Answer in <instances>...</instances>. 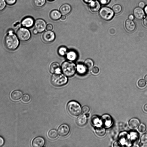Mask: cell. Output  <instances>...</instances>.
<instances>
[{
	"label": "cell",
	"mask_w": 147,
	"mask_h": 147,
	"mask_svg": "<svg viewBox=\"0 0 147 147\" xmlns=\"http://www.w3.org/2000/svg\"><path fill=\"white\" fill-rule=\"evenodd\" d=\"M4 42L7 48L12 51L16 50L19 44L17 37L12 31H10L9 34L6 36Z\"/></svg>",
	"instance_id": "6da1fadb"
},
{
	"label": "cell",
	"mask_w": 147,
	"mask_h": 147,
	"mask_svg": "<svg viewBox=\"0 0 147 147\" xmlns=\"http://www.w3.org/2000/svg\"><path fill=\"white\" fill-rule=\"evenodd\" d=\"M76 70L75 64L70 60L64 62L61 66V70L64 74L68 77H71L74 75Z\"/></svg>",
	"instance_id": "7a4b0ae2"
},
{
	"label": "cell",
	"mask_w": 147,
	"mask_h": 147,
	"mask_svg": "<svg viewBox=\"0 0 147 147\" xmlns=\"http://www.w3.org/2000/svg\"><path fill=\"white\" fill-rule=\"evenodd\" d=\"M67 109L69 113L73 116L77 117L79 116L82 112L80 104L74 101H71L68 103Z\"/></svg>",
	"instance_id": "3957f363"
},
{
	"label": "cell",
	"mask_w": 147,
	"mask_h": 147,
	"mask_svg": "<svg viewBox=\"0 0 147 147\" xmlns=\"http://www.w3.org/2000/svg\"><path fill=\"white\" fill-rule=\"evenodd\" d=\"M68 79L64 75L60 73L54 74L51 78L52 84L56 87H60L66 84Z\"/></svg>",
	"instance_id": "277c9868"
},
{
	"label": "cell",
	"mask_w": 147,
	"mask_h": 147,
	"mask_svg": "<svg viewBox=\"0 0 147 147\" xmlns=\"http://www.w3.org/2000/svg\"><path fill=\"white\" fill-rule=\"evenodd\" d=\"M99 15L104 20L109 21L111 20L114 17V12L113 10L110 8L104 7L100 9Z\"/></svg>",
	"instance_id": "5b68a950"
},
{
	"label": "cell",
	"mask_w": 147,
	"mask_h": 147,
	"mask_svg": "<svg viewBox=\"0 0 147 147\" xmlns=\"http://www.w3.org/2000/svg\"><path fill=\"white\" fill-rule=\"evenodd\" d=\"M16 35L19 39L23 41H28L31 37L30 31L24 28H21L18 29L16 32Z\"/></svg>",
	"instance_id": "8992f818"
},
{
	"label": "cell",
	"mask_w": 147,
	"mask_h": 147,
	"mask_svg": "<svg viewBox=\"0 0 147 147\" xmlns=\"http://www.w3.org/2000/svg\"><path fill=\"white\" fill-rule=\"evenodd\" d=\"M34 26L35 29L38 32L41 33L45 30L46 27V23L44 20L41 19H38L35 21Z\"/></svg>",
	"instance_id": "52a82bcc"
},
{
	"label": "cell",
	"mask_w": 147,
	"mask_h": 147,
	"mask_svg": "<svg viewBox=\"0 0 147 147\" xmlns=\"http://www.w3.org/2000/svg\"><path fill=\"white\" fill-rule=\"evenodd\" d=\"M70 131L69 127L66 124L61 125L59 127L58 133L59 135L62 137H64L67 136Z\"/></svg>",
	"instance_id": "ba28073f"
},
{
	"label": "cell",
	"mask_w": 147,
	"mask_h": 147,
	"mask_svg": "<svg viewBox=\"0 0 147 147\" xmlns=\"http://www.w3.org/2000/svg\"><path fill=\"white\" fill-rule=\"evenodd\" d=\"M101 121L102 125L106 127H109L112 125L113 120L110 115L105 114L102 116Z\"/></svg>",
	"instance_id": "9c48e42d"
},
{
	"label": "cell",
	"mask_w": 147,
	"mask_h": 147,
	"mask_svg": "<svg viewBox=\"0 0 147 147\" xmlns=\"http://www.w3.org/2000/svg\"><path fill=\"white\" fill-rule=\"evenodd\" d=\"M43 38L45 41L50 43L54 40L55 35L54 33L51 31H47L43 33Z\"/></svg>",
	"instance_id": "30bf717a"
},
{
	"label": "cell",
	"mask_w": 147,
	"mask_h": 147,
	"mask_svg": "<svg viewBox=\"0 0 147 147\" xmlns=\"http://www.w3.org/2000/svg\"><path fill=\"white\" fill-rule=\"evenodd\" d=\"M34 23V20L33 18L31 17H27L24 18L22 20L21 24L24 28H30L32 27Z\"/></svg>",
	"instance_id": "8fae6325"
},
{
	"label": "cell",
	"mask_w": 147,
	"mask_h": 147,
	"mask_svg": "<svg viewBox=\"0 0 147 147\" xmlns=\"http://www.w3.org/2000/svg\"><path fill=\"white\" fill-rule=\"evenodd\" d=\"M45 140L43 137L38 136L33 139L32 145L34 147H42L45 145Z\"/></svg>",
	"instance_id": "7c38bea8"
},
{
	"label": "cell",
	"mask_w": 147,
	"mask_h": 147,
	"mask_svg": "<svg viewBox=\"0 0 147 147\" xmlns=\"http://www.w3.org/2000/svg\"><path fill=\"white\" fill-rule=\"evenodd\" d=\"M133 12L134 17L138 20L142 19L145 15L144 11L142 8L139 7H137L135 9Z\"/></svg>",
	"instance_id": "4fadbf2b"
},
{
	"label": "cell",
	"mask_w": 147,
	"mask_h": 147,
	"mask_svg": "<svg viewBox=\"0 0 147 147\" xmlns=\"http://www.w3.org/2000/svg\"><path fill=\"white\" fill-rule=\"evenodd\" d=\"M101 8L100 3L97 1H93L89 5V8L91 11L96 13L99 11Z\"/></svg>",
	"instance_id": "5bb4252c"
},
{
	"label": "cell",
	"mask_w": 147,
	"mask_h": 147,
	"mask_svg": "<svg viewBox=\"0 0 147 147\" xmlns=\"http://www.w3.org/2000/svg\"><path fill=\"white\" fill-rule=\"evenodd\" d=\"M125 26L127 30L130 32H133L136 27L134 22L133 20L129 19L126 20L125 23Z\"/></svg>",
	"instance_id": "9a60e30c"
},
{
	"label": "cell",
	"mask_w": 147,
	"mask_h": 147,
	"mask_svg": "<svg viewBox=\"0 0 147 147\" xmlns=\"http://www.w3.org/2000/svg\"><path fill=\"white\" fill-rule=\"evenodd\" d=\"M72 10L71 7L68 4H64L60 8V11L63 15H66L69 14Z\"/></svg>",
	"instance_id": "2e32d148"
},
{
	"label": "cell",
	"mask_w": 147,
	"mask_h": 147,
	"mask_svg": "<svg viewBox=\"0 0 147 147\" xmlns=\"http://www.w3.org/2000/svg\"><path fill=\"white\" fill-rule=\"evenodd\" d=\"M87 117L86 115L81 114L80 115L77 120V123L80 127L84 126L87 123Z\"/></svg>",
	"instance_id": "e0dca14e"
},
{
	"label": "cell",
	"mask_w": 147,
	"mask_h": 147,
	"mask_svg": "<svg viewBox=\"0 0 147 147\" xmlns=\"http://www.w3.org/2000/svg\"><path fill=\"white\" fill-rule=\"evenodd\" d=\"M61 70L59 64L56 62L52 63L50 67V71L52 74L60 73Z\"/></svg>",
	"instance_id": "ac0fdd59"
},
{
	"label": "cell",
	"mask_w": 147,
	"mask_h": 147,
	"mask_svg": "<svg viewBox=\"0 0 147 147\" xmlns=\"http://www.w3.org/2000/svg\"><path fill=\"white\" fill-rule=\"evenodd\" d=\"M140 122L139 120L136 118L131 119L129 122V125L130 128L133 129L136 128L140 125Z\"/></svg>",
	"instance_id": "d6986e66"
},
{
	"label": "cell",
	"mask_w": 147,
	"mask_h": 147,
	"mask_svg": "<svg viewBox=\"0 0 147 147\" xmlns=\"http://www.w3.org/2000/svg\"><path fill=\"white\" fill-rule=\"evenodd\" d=\"M22 92L19 90L14 91L11 94V97L14 101H17L20 100L22 96Z\"/></svg>",
	"instance_id": "ffe728a7"
},
{
	"label": "cell",
	"mask_w": 147,
	"mask_h": 147,
	"mask_svg": "<svg viewBox=\"0 0 147 147\" xmlns=\"http://www.w3.org/2000/svg\"><path fill=\"white\" fill-rule=\"evenodd\" d=\"M50 16L51 18L54 21L58 20L61 18L62 16L60 11L57 10L52 11L50 13Z\"/></svg>",
	"instance_id": "44dd1931"
},
{
	"label": "cell",
	"mask_w": 147,
	"mask_h": 147,
	"mask_svg": "<svg viewBox=\"0 0 147 147\" xmlns=\"http://www.w3.org/2000/svg\"><path fill=\"white\" fill-rule=\"evenodd\" d=\"M95 132L96 134L99 137H103L106 134V130L102 127H96L95 128Z\"/></svg>",
	"instance_id": "7402d4cb"
},
{
	"label": "cell",
	"mask_w": 147,
	"mask_h": 147,
	"mask_svg": "<svg viewBox=\"0 0 147 147\" xmlns=\"http://www.w3.org/2000/svg\"><path fill=\"white\" fill-rule=\"evenodd\" d=\"M84 66L86 70L90 71L91 70L94 66L93 61L90 59L86 60L84 63Z\"/></svg>",
	"instance_id": "603a6c76"
},
{
	"label": "cell",
	"mask_w": 147,
	"mask_h": 147,
	"mask_svg": "<svg viewBox=\"0 0 147 147\" xmlns=\"http://www.w3.org/2000/svg\"><path fill=\"white\" fill-rule=\"evenodd\" d=\"M77 53L74 51H70L68 52L67 55V59L71 61L75 60L77 58Z\"/></svg>",
	"instance_id": "cb8c5ba5"
},
{
	"label": "cell",
	"mask_w": 147,
	"mask_h": 147,
	"mask_svg": "<svg viewBox=\"0 0 147 147\" xmlns=\"http://www.w3.org/2000/svg\"><path fill=\"white\" fill-rule=\"evenodd\" d=\"M46 3V0H33V3L34 5L38 8L43 6Z\"/></svg>",
	"instance_id": "d4e9b609"
},
{
	"label": "cell",
	"mask_w": 147,
	"mask_h": 147,
	"mask_svg": "<svg viewBox=\"0 0 147 147\" xmlns=\"http://www.w3.org/2000/svg\"><path fill=\"white\" fill-rule=\"evenodd\" d=\"M58 135L57 131L55 129L51 130L48 134L49 137L52 139H56L58 136Z\"/></svg>",
	"instance_id": "484cf974"
},
{
	"label": "cell",
	"mask_w": 147,
	"mask_h": 147,
	"mask_svg": "<svg viewBox=\"0 0 147 147\" xmlns=\"http://www.w3.org/2000/svg\"><path fill=\"white\" fill-rule=\"evenodd\" d=\"M77 70L79 73L81 74H83L87 70L84 66L81 64H79L77 65Z\"/></svg>",
	"instance_id": "4316f807"
},
{
	"label": "cell",
	"mask_w": 147,
	"mask_h": 147,
	"mask_svg": "<svg viewBox=\"0 0 147 147\" xmlns=\"http://www.w3.org/2000/svg\"><path fill=\"white\" fill-rule=\"evenodd\" d=\"M112 9L114 13L118 14L121 12L122 10V8L120 5L116 4L113 7Z\"/></svg>",
	"instance_id": "83f0119b"
},
{
	"label": "cell",
	"mask_w": 147,
	"mask_h": 147,
	"mask_svg": "<svg viewBox=\"0 0 147 147\" xmlns=\"http://www.w3.org/2000/svg\"><path fill=\"white\" fill-rule=\"evenodd\" d=\"M99 121V117L96 115L93 116L91 119V123L94 126L98 124Z\"/></svg>",
	"instance_id": "f1b7e54d"
},
{
	"label": "cell",
	"mask_w": 147,
	"mask_h": 147,
	"mask_svg": "<svg viewBox=\"0 0 147 147\" xmlns=\"http://www.w3.org/2000/svg\"><path fill=\"white\" fill-rule=\"evenodd\" d=\"M67 50V49L66 47H62L59 48L58 52L60 55L64 56L66 54Z\"/></svg>",
	"instance_id": "f546056e"
},
{
	"label": "cell",
	"mask_w": 147,
	"mask_h": 147,
	"mask_svg": "<svg viewBox=\"0 0 147 147\" xmlns=\"http://www.w3.org/2000/svg\"><path fill=\"white\" fill-rule=\"evenodd\" d=\"M22 99L24 102L27 103L30 101L31 97L29 94H24L22 96Z\"/></svg>",
	"instance_id": "4dcf8cb0"
},
{
	"label": "cell",
	"mask_w": 147,
	"mask_h": 147,
	"mask_svg": "<svg viewBox=\"0 0 147 147\" xmlns=\"http://www.w3.org/2000/svg\"><path fill=\"white\" fill-rule=\"evenodd\" d=\"M146 125L142 123L140 124L138 128L139 132L141 133L144 132L146 131Z\"/></svg>",
	"instance_id": "1f68e13d"
},
{
	"label": "cell",
	"mask_w": 147,
	"mask_h": 147,
	"mask_svg": "<svg viewBox=\"0 0 147 147\" xmlns=\"http://www.w3.org/2000/svg\"><path fill=\"white\" fill-rule=\"evenodd\" d=\"M141 142L143 144H147V134H144L141 136Z\"/></svg>",
	"instance_id": "d6a6232c"
},
{
	"label": "cell",
	"mask_w": 147,
	"mask_h": 147,
	"mask_svg": "<svg viewBox=\"0 0 147 147\" xmlns=\"http://www.w3.org/2000/svg\"><path fill=\"white\" fill-rule=\"evenodd\" d=\"M146 83L145 81L143 79L140 80L138 82V86L140 88H143L146 85Z\"/></svg>",
	"instance_id": "836d02e7"
},
{
	"label": "cell",
	"mask_w": 147,
	"mask_h": 147,
	"mask_svg": "<svg viewBox=\"0 0 147 147\" xmlns=\"http://www.w3.org/2000/svg\"><path fill=\"white\" fill-rule=\"evenodd\" d=\"M6 6V3L5 0H0V11L3 10Z\"/></svg>",
	"instance_id": "e575fe53"
},
{
	"label": "cell",
	"mask_w": 147,
	"mask_h": 147,
	"mask_svg": "<svg viewBox=\"0 0 147 147\" xmlns=\"http://www.w3.org/2000/svg\"><path fill=\"white\" fill-rule=\"evenodd\" d=\"M90 111L89 108L87 106H84L83 107L82 109V112L84 114L88 113Z\"/></svg>",
	"instance_id": "d590c367"
},
{
	"label": "cell",
	"mask_w": 147,
	"mask_h": 147,
	"mask_svg": "<svg viewBox=\"0 0 147 147\" xmlns=\"http://www.w3.org/2000/svg\"><path fill=\"white\" fill-rule=\"evenodd\" d=\"M101 4L103 5H106L109 4L111 0H98Z\"/></svg>",
	"instance_id": "8d00e7d4"
},
{
	"label": "cell",
	"mask_w": 147,
	"mask_h": 147,
	"mask_svg": "<svg viewBox=\"0 0 147 147\" xmlns=\"http://www.w3.org/2000/svg\"><path fill=\"white\" fill-rule=\"evenodd\" d=\"M16 0H5L6 3L9 5H12L16 3Z\"/></svg>",
	"instance_id": "74e56055"
},
{
	"label": "cell",
	"mask_w": 147,
	"mask_h": 147,
	"mask_svg": "<svg viewBox=\"0 0 147 147\" xmlns=\"http://www.w3.org/2000/svg\"><path fill=\"white\" fill-rule=\"evenodd\" d=\"M100 72V70L98 68L96 67H94L92 70V72L94 74H97Z\"/></svg>",
	"instance_id": "f35d334b"
},
{
	"label": "cell",
	"mask_w": 147,
	"mask_h": 147,
	"mask_svg": "<svg viewBox=\"0 0 147 147\" xmlns=\"http://www.w3.org/2000/svg\"><path fill=\"white\" fill-rule=\"evenodd\" d=\"M46 28L47 31H52L53 29V26L51 24H48Z\"/></svg>",
	"instance_id": "ab89813d"
},
{
	"label": "cell",
	"mask_w": 147,
	"mask_h": 147,
	"mask_svg": "<svg viewBox=\"0 0 147 147\" xmlns=\"http://www.w3.org/2000/svg\"><path fill=\"white\" fill-rule=\"evenodd\" d=\"M145 5V4L144 2H141L139 3L138 6L139 7L142 9L144 8Z\"/></svg>",
	"instance_id": "60d3db41"
},
{
	"label": "cell",
	"mask_w": 147,
	"mask_h": 147,
	"mask_svg": "<svg viewBox=\"0 0 147 147\" xmlns=\"http://www.w3.org/2000/svg\"><path fill=\"white\" fill-rule=\"evenodd\" d=\"M143 23L144 26L145 27L147 28V16L143 19Z\"/></svg>",
	"instance_id": "b9f144b4"
},
{
	"label": "cell",
	"mask_w": 147,
	"mask_h": 147,
	"mask_svg": "<svg viewBox=\"0 0 147 147\" xmlns=\"http://www.w3.org/2000/svg\"><path fill=\"white\" fill-rule=\"evenodd\" d=\"M5 143V140L3 138L0 136V147L3 146Z\"/></svg>",
	"instance_id": "7bdbcfd3"
},
{
	"label": "cell",
	"mask_w": 147,
	"mask_h": 147,
	"mask_svg": "<svg viewBox=\"0 0 147 147\" xmlns=\"http://www.w3.org/2000/svg\"><path fill=\"white\" fill-rule=\"evenodd\" d=\"M93 0H83V1L85 3L89 4H90Z\"/></svg>",
	"instance_id": "ee69618b"
},
{
	"label": "cell",
	"mask_w": 147,
	"mask_h": 147,
	"mask_svg": "<svg viewBox=\"0 0 147 147\" xmlns=\"http://www.w3.org/2000/svg\"><path fill=\"white\" fill-rule=\"evenodd\" d=\"M129 19L133 20L134 18V16L133 15L131 14L129 16Z\"/></svg>",
	"instance_id": "f6af8a7d"
},
{
	"label": "cell",
	"mask_w": 147,
	"mask_h": 147,
	"mask_svg": "<svg viewBox=\"0 0 147 147\" xmlns=\"http://www.w3.org/2000/svg\"><path fill=\"white\" fill-rule=\"evenodd\" d=\"M143 109L145 112H147V104H145L144 106L143 107Z\"/></svg>",
	"instance_id": "bcb514c9"
},
{
	"label": "cell",
	"mask_w": 147,
	"mask_h": 147,
	"mask_svg": "<svg viewBox=\"0 0 147 147\" xmlns=\"http://www.w3.org/2000/svg\"><path fill=\"white\" fill-rule=\"evenodd\" d=\"M61 19L62 20H64L66 18V16L65 15H63L61 17Z\"/></svg>",
	"instance_id": "7dc6e473"
},
{
	"label": "cell",
	"mask_w": 147,
	"mask_h": 147,
	"mask_svg": "<svg viewBox=\"0 0 147 147\" xmlns=\"http://www.w3.org/2000/svg\"><path fill=\"white\" fill-rule=\"evenodd\" d=\"M144 11L145 13L147 15V5L144 7Z\"/></svg>",
	"instance_id": "c3c4849f"
},
{
	"label": "cell",
	"mask_w": 147,
	"mask_h": 147,
	"mask_svg": "<svg viewBox=\"0 0 147 147\" xmlns=\"http://www.w3.org/2000/svg\"><path fill=\"white\" fill-rule=\"evenodd\" d=\"M38 33L37 31L35 29L33 31V33L34 35H37Z\"/></svg>",
	"instance_id": "681fc988"
},
{
	"label": "cell",
	"mask_w": 147,
	"mask_h": 147,
	"mask_svg": "<svg viewBox=\"0 0 147 147\" xmlns=\"http://www.w3.org/2000/svg\"><path fill=\"white\" fill-rule=\"evenodd\" d=\"M144 79L147 82V75L145 76Z\"/></svg>",
	"instance_id": "f907efd6"
},
{
	"label": "cell",
	"mask_w": 147,
	"mask_h": 147,
	"mask_svg": "<svg viewBox=\"0 0 147 147\" xmlns=\"http://www.w3.org/2000/svg\"><path fill=\"white\" fill-rule=\"evenodd\" d=\"M86 116L87 117H89L90 115L88 113L86 114Z\"/></svg>",
	"instance_id": "816d5d0a"
},
{
	"label": "cell",
	"mask_w": 147,
	"mask_h": 147,
	"mask_svg": "<svg viewBox=\"0 0 147 147\" xmlns=\"http://www.w3.org/2000/svg\"><path fill=\"white\" fill-rule=\"evenodd\" d=\"M48 1H54V0H48Z\"/></svg>",
	"instance_id": "f5cc1de1"
}]
</instances>
